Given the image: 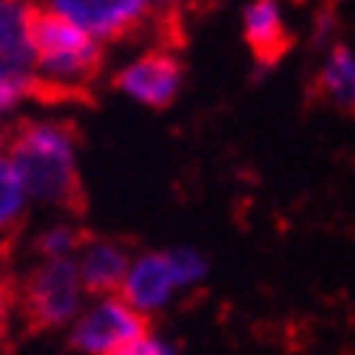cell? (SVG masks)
I'll list each match as a JSON object with an SVG mask.
<instances>
[{
    "label": "cell",
    "instance_id": "2e32d148",
    "mask_svg": "<svg viewBox=\"0 0 355 355\" xmlns=\"http://www.w3.org/2000/svg\"><path fill=\"white\" fill-rule=\"evenodd\" d=\"M10 323H13V293H10V287L0 280V343L10 333Z\"/></svg>",
    "mask_w": 355,
    "mask_h": 355
},
{
    "label": "cell",
    "instance_id": "e0dca14e",
    "mask_svg": "<svg viewBox=\"0 0 355 355\" xmlns=\"http://www.w3.org/2000/svg\"><path fill=\"white\" fill-rule=\"evenodd\" d=\"M7 153V134H3V124H0V157Z\"/></svg>",
    "mask_w": 355,
    "mask_h": 355
},
{
    "label": "cell",
    "instance_id": "277c9868",
    "mask_svg": "<svg viewBox=\"0 0 355 355\" xmlns=\"http://www.w3.org/2000/svg\"><path fill=\"white\" fill-rule=\"evenodd\" d=\"M23 313L36 329H62L72 326L85 310V284L78 274L76 258L40 261L23 284Z\"/></svg>",
    "mask_w": 355,
    "mask_h": 355
},
{
    "label": "cell",
    "instance_id": "7c38bea8",
    "mask_svg": "<svg viewBox=\"0 0 355 355\" xmlns=\"http://www.w3.org/2000/svg\"><path fill=\"white\" fill-rule=\"evenodd\" d=\"M26 205H30V193H26V186H23L10 157L3 153L0 157V235L10 232L26 216Z\"/></svg>",
    "mask_w": 355,
    "mask_h": 355
},
{
    "label": "cell",
    "instance_id": "52a82bcc",
    "mask_svg": "<svg viewBox=\"0 0 355 355\" xmlns=\"http://www.w3.org/2000/svg\"><path fill=\"white\" fill-rule=\"evenodd\" d=\"M183 85V69L166 53L140 55L118 72V88L137 105L147 108H166Z\"/></svg>",
    "mask_w": 355,
    "mask_h": 355
},
{
    "label": "cell",
    "instance_id": "8fae6325",
    "mask_svg": "<svg viewBox=\"0 0 355 355\" xmlns=\"http://www.w3.org/2000/svg\"><path fill=\"white\" fill-rule=\"evenodd\" d=\"M320 92L329 105L355 114V53L349 46H333L320 65Z\"/></svg>",
    "mask_w": 355,
    "mask_h": 355
},
{
    "label": "cell",
    "instance_id": "3957f363",
    "mask_svg": "<svg viewBox=\"0 0 355 355\" xmlns=\"http://www.w3.org/2000/svg\"><path fill=\"white\" fill-rule=\"evenodd\" d=\"M98 69V43L69 20L43 10L33 17V76L59 92H76Z\"/></svg>",
    "mask_w": 355,
    "mask_h": 355
},
{
    "label": "cell",
    "instance_id": "7a4b0ae2",
    "mask_svg": "<svg viewBox=\"0 0 355 355\" xmlns=\"http://www.w3.org/2000/svg\"><path fill=\"white\" fill-rule=\"evenodd\" d=\"M209 274V261L196 248H170V251H144L130 261L128 277L121 284V297L140 313L166 310L176 293L193 291Z\"/></svg>",
    "mask_w": 355,
    "mask_h": 355
},
{
    "label": "cell",
    "instance_id": "4fadbf2b",
    "mask_svg": "<svg viewBox=\"0 0 355 355\" xmlns=\"http://www.w3.org/2000/svg\"><path fill=\"white\" fill-rule=\"evenodd\" d=\"M85 245L82 235H78L76 225H49L43 235L36 238V251H40V261H65V258H76L78 248Z\"/></svg>",
    "mask_w": 355,
    "mask_h": 355
},
{
    "label": "cell",
    "instance_id": "5bb4252c",
    "mask_svg": "<svg viewBox=\"0 0 355 355\" xmlns=\"http://www.w3.org/2000/svg\"><path fill=\"white\" fill-rule=\"evenodd\" d=\"M33 82H36L33 72H20V69H13V65L0 59V114L17 108L23 98L33 92Z\"/></svg>",
    "mask_w": 355,
    "mask_h": 355
},
{
    "label": "cell",
    "instance_id": "30bf717a",
    "mask_svg": "<svg viewBox=\"0 0 355 355\" xmlns=\"http://www.w3.org/2000/svg\"><path fill=\"white\" fill-rule=\"evenodd\" d=\"M241 30H245L248 46L264 62L277 59L284 43H287L284 10H280L277 0H251L245 7V17H241Z\"/></svg>",
    "mask_w": 355,
    "mask_h": 355
},
{
    "label": "cell",
    "instance_id": "6da1fadb",
    "mask_svg": "<svg viewBox=\"0 0 355 355\" xmlns=\"http://www.w3.org/2000/svg\"><path fill=\"white\" fill-rule=\"evenodd\" d=\"M7 157L20 173L30 202L69 205L78 202V147L72 130L59 121H30L10 140Z\"/></svg>",
    "mask_w": 355,
    "mask_h": 355
},
{
    "label": "cell",
    "instance_id": "8992f818",
    "mask_svg": "<svg viewBox=\"0 0 355 355\" xmlns=\"http://www.w3.org/2000/svg\"><path fill=\"white\" fill-rule=\"evenodd\" d=\"M157 0H46V10L69 20L95 43L128 36L150 17Z\"/></svg>",
    "mask_w": 355,
    "mask_h": 355
},
{
    "label": "cell",
    "instance_id": "9a60e30c",
    "mask_svg": "<svg viewBox=\"0 0 355 355\" xmlns=\"http://www.w3.org/2000/svg\"><path fill=\"white\" fill-rule=\"evenodd\" d=\"M111 355H180L176 349H173L163 336H157V333H147L144 336H137L134 343H128V345H121V349H114Z\"/></svg>",
    "mask_w": 355,
    "mask_h": 355
},
{
    "label": "cell",
    "instance_id": "9c48e42d",
    "mask_svg": "<svg viewBox=\"0 0 355 355\" xmlns=\"http://www.w3.org/2000/svg\"><path fill=\"white\" fill-rule=\"evenodd\" d=\"M33 7L26 0H0V59L33 72Z\"/></svg>",
    "mask_w": 355,
    "mask_h": 355
},
{
    "label": "cell",
    "instance_id": "5b68a950",
    "mask_svg": "<svg viewBox=\"0 0 355 355\" xmlns=\"http://www.w3.org/2000/svg\"><path fill=\"white\" fill-rule=\"evenodd\" d=\"M147 333V316H140L121 293L95 297L69 326V345L78 355H111L121 345Z\"/></svg>",
    "mask_w": 355,
    "mask_h": 355
},
{
    "label": "cell",
    "instance_id": "ba28073f",
    "mask_svg": "<svg viewBox=\"0 0 355 355\" xmlns=\"http://www.w3.org/2000/svg\"><path fill=\"white\" fill-rule=\"evenodd\" d=\"M130 261L134 258L128 254V248L118 245V241H108V238L85 241L76 254L82 284H85V291L92 293V297H111V293H121V284H124V277H128Z\"/></svg>",
    "mask_w": 355,
    "mask_h": 355
}]
</instances>
